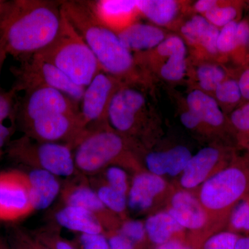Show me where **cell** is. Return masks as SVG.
Segmentation results:
<instances>
[{
	"label": "cell",
	"mask_w": 249,
	"mask_h": 249,
	"mask_svg": "<svg viewBox=\"0 0 249 249\" xmlns=\"http://www.w3.org/2000/svg\"><path fill=\"white\" fill-rule=\"evenodd\" d=\"M61 1L18 0L0 14V48L22 61L44 50L58 36Z\"/></svg>",
	"instance_id": "obj_1"
},
{
	"label": "cell",
	"mask_w": 249,
	"mask_h": 249,
	"mask_svg": "<svg viewBox=\"0 0 249 249\" xmlns=\"http://www.w3.org/2000/svg\"><path fill=\"white\" fill-rule=\"evenodd\" d=\"M65 16L94 54L101 70L122 79L133 76L135 58L114 31L93 14L89 1H61Z\"/></svg>",
	"instance_id": "obj_2"
},
{
	"label": "cell",
	"mask_w": 249,
	"mask_h": 249,
	"mask_svg": "<svg viewBox=\"0 0 249 249\" xmlns=\"http://www.w3.org/2000/svg\"><path fill=\"white\" fill-rule=\"evenodd\" d=\"M35 55L53 64L82 88H86L102 71L94 54L72 25L63 10L58 36L47 48Z\"/></svg>",
	"instance_id": "obj_3"
},
{
	"label": "cell",
	"mask_w": 249,
	"mask_h": 249,
	"mask_svg": "<svg viewBox=\"0 0 249 249\" xmlns=\"http://www.w3.org/2000/svg\"><path fill=\"white\" fill-rule=\"evenodd\" d=\"M76 147L73 156L76 169L94 173L120 155L124 149V141L113 131L88 129Z\"/></svg>",
	"instance_id": "obj_4"
},
{
	"label": "cell",
	"mask_w": 249,
	"mask_h": 249,
	"mask_svg": "<svg viewBox=\"0 0 249 249\" xmlns=\"http://www.w3.org/2000/svg\"><path fill=\"white\" fill-rule=\"evenodd\" d=\"M19 70V84L15 89L27 90L49 88L65 93L76 103H80L85 88L78 86L58 67L37 55L22 61Z\"/></svg>",
	"instance_id": "obj_5"
},
{
	"label": "cell",
	"mask_w": 249,
	"mask_h": 249,
	"mask_svg": "<svg viewBox=\"0 0 249 249\" xmlns=\"http://www.w3.org/2000/svg\"><path fill=\"white\" fill-rule=\"evenodd\" d=\"M27 137L15 147L24 160L56 177H70L76 169L71 147L60 142H43Z\"/></svg>",
	"instance_id": "obj_6"
},
{
	"label": "cell",
	"mask_w": 249,
	"mask_h": 249,
	"mask_svg": "<svg viewBox=\"0 0 249 249\" xmlns=\"http://www.w3.org/2000/svg\"><path fill=\"white\" fill-rule=\"evenodd\" d=\"M28 137L43 142L66 141L70 146L77 143L88 131L80 113L45 116L27 124Z\"/></svg>",
	"instance_id": "obj_7"
},
{
	"label": "cell",
	"mask_w": 249,
	"mask_h": 249,
	"mask_svg": "<svg viewBox=\"0 0 249 249\" xmlns=\"http://www.w3.org/2000/svg\"><path fill=\"white\" fill-rule=\"evenodd\" d=\"M122 85L120 79L101 71L85 88L80 113L88 128L89 124L107 119L111 98Z\"/></svg>",
	"instance_id": "obj_8"
},
{
	"label": "cell",
	"mask_w": 249,
	"mask_h": 249,
	"mask_svg": "<svg viewBox=\"0 0 249 249\" xmlns=\"http://www.w3.org/2000/svg\"><path fill=\"white\" fill-rule=\"evenodd\" d=\"M33 211L27 175L17 170L0 173V220H17Z\"/></svg>",
	"instance_id": "obj_9"
},
{
	"label": "cell",
	"mask_w": 249,
	"mask_h": 249,
	"mask_svg": "<svg viewBox=\"0 0 249 249\" xmlns=\"http://www.w3.org/2000/svg\"><path fill=\"white\" fill-rule=\"evenodd\" d=\"M247 178L237 168H229L216 174L204 183L201 201L206 208L222 209L237 200L245 192Z\"/></svg>",
	"instance_id": "obj_10"
},
{
	"label": "cell",
	"mask_w": 249,
	"mask_h": 249,
	"mask_svg": "<svg viewBox=\"0 0 249 249\" xmlns=\"http://www.w3.org/2000/svg\"><path fill=\"white\" fill-rule=\"evenodd\" d=\"M25 91L22 109L26 124L45 116L80 112L78 103L58 90L37 88Z\"/></svg>",
	"instance_id": "obj_11"
},
{
	"label": "cell",
	"mask_w": 249,
	"mask_h": 249,
	"mask_svg": "<svg viewBox=\"0 0 249 249\" xmlns=\"http://www.w3.org/2000/svg\"><path fill=\"white\" fill-rule=\"evenodd\" d=\"M145 97L139 90L123 85L111 98L107 120L121 132L132 130L145 106Z\"/></svg>",
	"instance_id": "obj_12"
},
{
	"label": "cell",
	"mask_w": 249,
	"mask_h": 249,
	"mask_svg": "<svg viewBox=\"0 0 249 249\" xmlns=\"http://www.w3.org/2000/svg\"><path fill=\"white\" fill-rule=\"evenodd\" d=\"M98 20L116 34L135 23L139 14L137 0L89 1Z\"/></svg>",
	"instance_id": "obj_13"
},
{
	"label": "cell",
	"mask_w": 249,
	"mask_h": 249,
	"mask_svg": "<svg viewBox=\"0 0 249 249\" xmlns=\"http://www.w3.org/2000/svg\"><path fill=\"white\" fill-rule=\"evenodd\" d=\"M157 52L166 62L160 67V76L168 81H178L186 73L187 47L184 40L178 36L165 37L157 47Z\"/></svg>",
	"instance_id": "obj_14"
},
{
	"label": "cell",
	"mask_w": 249,
	"mask_h": 249,
	"mask_svg": "<svg viewBox=\"0 0 249 249\" xmlns=\"http://www.w3.org/2000/svg\"><path fill=\"white\" fill-rule=\"evenodd\" d=\"M26 175L33 211L47 209L60 193L58 178L45 170L36 168Z\"/></svg>",
	"instance_id": "obj_15"
},
{
	"label": "cell",
	"mask_w": 249,
	"mask_h": 249,
	"mask_svg": "<svg viewBox=\"0 0 249 249\" xmlns=\"http://www.w3.org/2000/svg\"><path fill=\"white\" fill-rule=\"evenodd\" d=\"M165 183L160 177L152 173H142L134 178L129 189L127 204L137 212L145 211L153 203L157 195L164 190Z\"/></svg>",
	"instance_id": "obj_16"
},
{
	"label": "cell",
	"mask_w": 249,
	"mask_h": 249,
	"mask_svg": "<svg viewBox=\"0 0 249 249\" xmlns=\"http://www.w3.org/2000/svg\"><path fill=\"white\" fill-rule=\"evenodd\" d=\"M123 45L131 52L157 48L165 38L164 32L156 26L135 22L117 34Z\"/></svg>",
	"instance_id": "obj_17"
},
{
	"label": "cell",
	"mask_w": 249,
	"mask_h": 249,
	"mask_svg": "<svg viewBox=\"0 0 249 249\" xmlns=\"http://www.w3.org/2000/svg\"><path fill=\"white\" fill-rule=\"evenodd\" d=\"M168 213L181 227L187 229H199L206 220V213L199 201L186 192H178L173 196Z\"/></svg>",
	"instance_id": "obj_18"
},
{
	"label": "cell",
	"mask_w": 249,
	"mask_h": 249,
	"mask_svg": "<svg viewBox=\"0 0 249 249\" xmlns=\"http://www.w3.org/2000/svg\"><path fill=\"white\" fill-rule=\"evenodd\" d=\"M192 157L184 146H176L168 151L152 152L146 157V165L150 173L157 176L168 174L175 176L184 170Z\"/></svg>",
	"instance_id": "obj_19"
},
{
	"label": "cell",
	"mask_w": 249,
	"mask_h": 249,
	"mask_svg": "<svg viewBox=\"0 0 249 249\" xmlns=\"http://www.w3.org/2000/svg\"><path fill=\"white\" fill-rule=\"evenodd\" d=\"M60 227L80 234L103 233V224L98 216L77 206H65L55 214Z\"/></svg>",
	"instance_id": "obj_20"
},
{
	"label": "cell",
	"mask_w": 249,
	"mask_h": 249,
	"mask_svg": "<svg viewBox=\"0 0 249 249\" xmlns=\"http://www.w3.org/2000/svg\"><path fill=\"white\" fill-rule=\"evenodd\" d=\"M181 34L191 45L200 46L206 52L218 53L217 40L219 30L201 15L193 16L181 27Z\"/></svg>",
	"instance_id": "obj_21"
},
{
	"label": "cell",
	"mask_w": 249,
	"mask_h": 249,
	"mask_svg": "<svg viewBox=\"0 0 249 249\" xmlns=\"http://www.w3.org/2000/svg\"><path fill=\"white\" fill-rule=\"evenodd\" d=\"M219 152L213 147L201 149L188 161L181 178V185L186 188H195L203 182L217 163Z\"/></svg>",
	"instance_id": "obj_22"
},
{
	"label": "cell",
	"mask_w": 249,
	"mask_h": 249,
	"mask_svg": "<svg viewBox=\"0 0 249 249\" xmlns=\"http://www.w3.org/2000/svg\"><path fill=\"white\" fill-rule=\"evenodd\" d=\"M188 110L191 111L201 122L212 126H219L224 122V114L217 101L205 91L195 89L186 98Z\"/></svg>",
	"instance_id": "obj_23"
},
{
	"label": "cell",
	"mask_w": 249,
	"mask_h": 249,
	"mask_svg": "<svg viewBox=\"0 0 249 249\" xmlns=\"http://www.w3.org/2000/svg\"><path fill=\"white\" fill-rule=\"evenodd\" d=\"M137 8L139 14L160 26L173 22L179 9L178 1L174 0H137Z\"/></svg>",
	"instance_id": "obj_24"
},
{
	"label": "cell",
	"mask_w": 249,
	"mask_h": 249,
	"mask_svg": "<svg viewBox=\"0 0 249 249\" xmlns=\"http://www.w3.org/2000/svg\"><path fill=\"white\" fill-rule=\"evenodd\" d=\"M63 198L67 206H77L88 210L96 214L99 219V214L106 209L96 192L85 185L67 188L64 191Z\"/></svg>",
	"instance_id": "obj_25"
},
{
	"label": "cell",
	"mask_w": 249,
	"mask_h": 249,
	"mask_svg": "<svg viewBox=\"0 0 249 249\" xmlns=\"http://www.w3.org/2000/svg\"><path fill=\"white\" fill-rule=\"evenodd\" d=\"M145 228L150 240L160 245L168 242L173 233L183 229L169 213H165L149 217Z\"/></svg>",
	"instance_id": "obj_26"
},
{
	"label": "cell",
	"mask_w": 249,
	"mask_h": 249,
	"mask_svg": "<svg viewBox=\"0 0 249 249\" xmlns=\"http://www.w3.org/2000/svg\"><path fill=\"white\" fill-rule=\"evenodd\" d=\"M16 89L8 92H0V148L7 142L13 129Z\"/></svg>",
	"instance_id": "obj_27"
},
{
	"label": "cell",
	"mask_w": 249,
	"mask_h": 249,
	"mask_svg": "<svg viewBox=\"0 0 249 249\" xmlns=\"http://www.w3.org/2000/svg\"><path fill=\"white\" fill-rule=\"evenodd\" d=\"M196 77L203 91H214L225 80L226 73L222 67L213 64H204L196 70Z\"/></svg>",
	"instance_id": "obj_28"
},
{
	"label": "cell",
	"mask_w": 249,
	"mask_h": 249,
	"mask_svg": "<svg viewBox=\"0 0 249 249\" xmlns=\"http://www.w3.org/2000/svg\"><path fill=\"white\" fill-rule=\"evenodd\" d=\"M96 193L106 209L113 212L121 213L127 207V195L113 189L107 184L100 187Z\"/></svg>",
	"instance_id": "obj_29"
},
{
	"label": "cell",
	"mask_w": 249,
	"mask_h": 249,
	"mask_svg": "<svg viewBox=\"0 0 249 249\" xmlns=\"http://www.w3.org/2000/svg\"><path fill=\"white\" fill-rule=\"evenodd\" d=\"M237 22L235 21L224 26L219 31L217 40V52L229 53L238 47L237 38Z\"/></svg>",
	"instance_id": "obj_30"
},
{
	"label": "cell",
	"mask_w": 249,
	"mask_h": 249,
	"mask_svg": "<svg viewBox=\"0 0 249 249\" xmlns=\"http://www.w3.org/2000/svg\"><path fill=\"white\" fill-rule=\"evenodd\" d=\"M237 16V10L231 6H220L218 5L204 15V17L211 24L219 29L224 27L229 23L233 22Z\"/></svg>",
	"instance_id": "obj_31"
},
{
	"label": "cell",
	"mask_w": 249,
	"mask_h": 249,
	"mask_svg": "<svg viewBox=\"0 0 249 249\" xmlns=\"http://www.w3.org/2000/svg\"><path fill=\"white\" fill-rule=\"evenodd\" d=\"M218 101L227 104L238 102L242 97L238 81L235 80H224L214 91Z\"/></svg>",
	"instance_id": "obj_32"
},
{
	"label": "cell",
	"mask_w": 249,
	"mask_h": 249,
	"mask_svg": "<svg viewBox=\"0 0 249 249\" xmlns=\"http://www.w3.org/2000/svg\"><path fill=\"white\" fill-rule=\"evenodd\" d=\"M107 185L116 191L127 195L128 184H127V174L122 168L117 166L109 167L106 172Z\"/></svg>",
	"instance_id": "obj_33"
},
{
	"label": "cell",
	"mask_w": 249,
	"mask_h": 249,
	"mask_svg": "<svg viewBox=\"0 0 249 249\" xmlns=\"http://www.w3.org/2000/svg\"><path fill=\"white\" fill-rule=\"evenodd\" d=\"M237 236L231 232H222L213 236L206 242L204 249H235Z\"/></svg>",
	"instance_id": "obj_34"
},
{
	"label": "cell",
	"mask_w": 249,
	"mask_h": 249,
	"mask_svg": "<svg viewBox=\"0 0 249 249\" xmlns=\"http://www.w3.org/2000/svg\"><path fill=\"white\" fill-rule=\"evenodd\" d=\"M121 233L133 243L142 242L145 237V225L139 221H127L123 224Z\"/></svg>",
	"instance_id": "obj_35"
},
{
	"label": "cell",
	"mask_w": 249,
	"mask_h": 249,
	"mask_svg": "<svg viewBox=\"0 0 249 249\" xmlns=\"http://www.w3.org/2000/svg\"><path fill=\"white\" fill-rule=\"evenodd\" d=\"M83 249H109L108 240L103 233L80 234Z\"/></svg>",
	"instance_id": "obj_36"
},
{
	"label": "cell",
	"mask_w": 249,
	"mask_h": 249,
	"mask_svg": "<svg viewBox=\"0 0 249 249\" xmlns=\"http://www.w3.org/2000/svg\"><path fill=\"white\" fill-rule=\"evenodd\" d=\"M231 222L232 226L237 229L249 230V204L242 203L232 214Z\"/></svg>",
	"instance_id": "obj_37"
},
{
	"label": "cell",
	"mask_w": 249,
	"mask_h": 249,
	"mask_svg": "<svg viewBox=\"0 0 249 249\" xmlns=\"http://www.w3.org/2000/svg\"><path fill=\"white\" fill-rule=\"evenodd\" d=\"M231 121L237 129L249 131V103L232 113Z\"/></svg>",
	"instance_id": "obj_38"
},
{
	"label": "cell",
	"mask_w": 249,
	"mask_h": 249,
	"mask_svg": "<svg viewBox=\"0 0 249 249\" xmlns=\"http://www.w3.org/2000/svg\"><path fill=\"white\" fill-rule=\"evenodd\" d=\"M109 249H134V243L121 233L112 235L108 240Z\"/></svg>",
	"instance_id": "obj_39"
},
{
	"label": "cell",
	"mask_w": 249,
	"mask_h": 249,
	"mask_svg": "<svg viewBox=\"0 0 249 249\" xmlns=\"http://www.w3.org/2000/svg\"><path fill=\"white\" fill-rule=\"evenodd\" d=\"M237 45L247 46L249 43V24L247 21H241L237 26Z\"/></svg>",
	"instance_id": "obj_40"
},
{
	"label": "cell",
	"mask_w": 249,
	"mask_h": 249,
	"mask_svg": "<svg viewBox=\"0 0 249 249\" xmlns=\"http://www.w3.org/2000/svg\"><path fill=\"white\" fill-rule=\"evenodd\" d=\"M181 121L183 125L188 129L195 128L201 123L199 118L188 109L181 114Z\"/></svg>",
	"instance_id": "obj_41"
},
{
	"label": "cell",
	"mask_w": 249,
	"mask_h": 249,
	"mask_svg": "<svg viewBox=\"0 0 249 249\" xmlns=\"http://www.w3.org/2000/svg\"><path fill=\"white\" fill-rule=\"evenodd\" d=\"M217 6L215 0H199L195 3L194 9L199 14L204 15Z\"/></svg>",
	"instance_id": "obj_42"
},
{
	"label": "cell",
	"mask_w": 249,
	"mask_h": 249,
	"mask_svg": "<svg viewBox=\"0 0 249 249\" xmlns=\"http://www.w3.org/2000/svg\"><path fill=\"white\" fill-rule=\"evenodd\" d=\"M238 83L242 97L249 101V69L242 73Z\"/></svg>",
	"instance_id": "obj_43"
},
{
	"label": "cell",
	"mask_w": 249,
	"mask_h": 249,
	"mask_svg": "<svg viewBox=\"0 0 249 249\" xmlns=\"http://www.w3.org/2000/svg\"><path fill=\"white\" fill-rule=\"evenodd\" d=\"M51 248L52 249H76L71 243L62 239L53 240Z\"/></svg>",
	"instance_id": "obj_44"
},
{
	"label": "cell",
	"mask_w": 249,
	"mask_h": 249,
	"mask_svg": "<svg viewBox=\"0 0 249 249\" xmlns=\"http://www.w3.org/2000/svg\"><path fill=\"white\" fill-rule=\"evenodd\" d=\"M158 249H191L185 247L179 242L175 241H168L163 245H160Z\"/></svg>",
	"instance_id": "obj_45"
},
{
	"label": "cell",
	"mask_w": 249,
	"mask_h": 249,
	"mask_svg": "<svg viewBox=\"0 0 249 249\" xmlns=\"http://www.w3.org/2000/svg\"><path fill=\"white\" fill-rule=\"evenodd\" d=\"M235 249H249V238H241L236 242Z\"/></svg>",
	"instance_id": "obj_46"
},
{
	"label": "cell",
	"mask_w": 249,
	"mask_h": 249,
	"mask_svg": "<svg viewBox=\"0 0 249 249\" xmlns=\"http://www.w3.org/2000/svg\"><path fill=\"white\" fill-rule=\"evenodd\" d=\"M6 55L7 54L6 53V52L2 49L0 48V73H1V68H2Z\"/></svg>",
	"instance_id": "obj_47"
},
{
	"label": "cell",
	"mask_w": 249,
	"mask_h": 249,
	"mask_svg": "<svg viewBox=\"0 0 249 249\" xmlns=\"http://www.w3.org/2000/svg\"><path fill=\"white\" fill-rule=\"evenodd\" d=\"M36 249H52L51 247H43L42 245L35 246Z\"/></svg>",
	"instance_id": "obj_48"
},
{
	"label": "cell",
	"mask_w": 249,
	"mask_h": 249,
	"mask_svg": "<svg viewBox=\"0 0 249 249\" xmlns=\"http://www.w3.org/2000/svg\"><path fill=\"white\" fill-rule=\"evenodd\" d=\"M5 3H6L5 1H0V14H1L3 9H4Z\"/></svg>",
	"instance_id": "obj_49"
},
{
	"label": "cell",
	"mask_w": 249,
	"mask_h": 249,
	"mask_svg": "<svg viewBox=\"0 0 249 249\" xmlns=\"http://www.w3.org/2000/svg\"><path fill=\"white\" fill-rule=\"evenodd\" d=\"M18 249H36V247H33V248H29L27 247H21Z\"/></svg>",
	"instance_id": "obj_50"
},
{
	"label": "cell",
	"mask_w": 249,
	"mask_h": 249,
	"mask_svg": "<svg viewBox=\"0 0 249 249\" xmlns=\"http://www.w3.org/2000/svg\"><path fill=\"white\" fill-rule=\"evenodd\" d=\"M0 249H6L5 248L4 246H3L2 245H1V244H0Z\"/></svg>",
	"instance_id": "obj_51"
}]
</instances>
